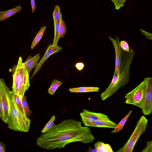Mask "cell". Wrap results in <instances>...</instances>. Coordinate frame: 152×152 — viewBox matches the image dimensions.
Listing matches in <instances>:
<instances>
[{"label":"cell","mask_w":152,"mask_h":152,"mask_svg":"<svg viewBox=\"0 0 152 152\" xmlns=\"http://www.w3.org/2000/svg\"><path fill=\"white\" fill-rule=\"evenodd\" d=\"M62 83L63 82L54 79L48 89L49 93L51 95H53L56 90Z\"/></svg>","instance_id":"21"},{"label":"cell","mask_w":152,"mask_h":152,"mask_svg":"<svg viewBox=\"0 0 152 152\" xmlns=\"http://www.w3.org/2000/svg\"><path fill=\"white\" fill-rule=\"evenodd\" d=\"M89 152H96V150L95 148L94 149H92L89 147Z\"/></svg>","instance_id":"33"},{"label":"cell","mask_w":152,"mask_h":152,"mask_svg":"<svg viewBox=\"0 0 152 152\" xmlns=\"http://www.w3.org/2000/svg\"><path fill=\"white\" fill-rule=\"evenodd\" d=\"M1 107H0V116H1Z\"/></svg>","instance_id":"34"},{"label":"cell","mask_w":152,"mask_h":152,"mask_svg":"<svg viewBox=\"0 0 152 152\" xmlns=\"http://www.w3.org/2000/svg\"><path fill=\"white\" fill-rule=\"evenodd\" d=\"M145 91L144 102L142 111L145 115H150L152 112V78L151 77L145 78Z\"/></svg>","instance_id":"8"},{"label":"cell","mask_w":152,"mask_h":152,"mask_svg":"<svg viewBox=\"0 0 152 152\" xmlns=\"http://www.w3.org/2000/svg\"><path fill=\"white\" fill-rule=\"evenodd\" d=\"M84 64L82 62L77 63L75 65L76 68L79 71H80L84 67Z\"/></svg>","instance_id":"30"},{"label":"cell","mask_w":152,"mask_h":152,"mask_svg":"<svg viewBox=\"0 0 152 152\" xmlns=\"http://www.w3.org/2000/svg\"><path fill=\"white\" fill-rule=\"evenodd\" d=\"M46 28V26H42L41 27L39 31L38 32L32 42L31 47V49H33L42 38Z\"/></svg>","instance_id":"18"},{"label":"cell","mask_w":152,"mask_h":152,"mask_svg":"<svg viewBox=\"0 0 152 152\" xmlns=\"http://www.w3.org/2000/svg\"><path fill=\"white\" fill-rule=\"evenodd\" d=\"M62 48V47H60L58 45H53L50 44L45 50V53L43 57L39 62L37 63L31 79L40 70L43 63L53 53L61 50Z\"/></svg>","instance_id":"10"},{"label":"cell","mask_w":152,"mask_h":152,"mask_svg":"<svg viewBox=\"0 0 152 152\" xmlns=\"http://www.w3.org/2000/svg\"><path fill=\"white\" fill-rule=\"evenodd\" d=\"M121 48L120 62L118 72L114 74L110 84L100 94L102 101H104L115 93L121 87L126 84L129 80V68L135 52L132 49L129 52Z\"/></svg>","instance_id":"2"},{"label":"cell","mask_w":152,"mask_h":152,"mask_svg":"<svg viewBox=\"0 0 152 152\" xmlns=\"http://www.w3.org/2000/svg\"><path fill=\"white\" fill-rule=\"evenodd\" d=\"M29 74L20 56L18 64L13 75L12 91L17 94L21 99L25 91L29 88Z\"/></svg>","instance_id":"4"},{"label":"cell","mask_w":152,"mask_h":152,"mask_svg":"<svg viewBox=\"0 0 152 152\" xmlns=\"http://www.w3.org/2000/svg\"><path fill=\"white\" fill-rule=\"evenodd\" d=\"M40 53H39L32 57L29 56L26 60L23 62L29 75L31 70L35 67L37 61L40 58Z\"/></svg>","instance_id":"13"},{"label":"cell","mask_w":152,"mask_h":152,"mask_svg":"<svg viewBox=\"0 0 152 152\" xmlns=\"http://www.w3.org/2000/svg\"><path fill=\"white\" fill-rule=\"evenodd\" d=\"M31 2L32 12L33 13H34L36 9L34 0H31Z\"/></svg>","instance_id":"31"},{"label":"cell","mask_w":152,"mask_h":152,"mask_svg":"<svg viewBox=\"0 0 152 152\" xmlns=\"http://www.w3.org/2000/svg\"><path fill=\"white\" fill-rule=\"evenodd\" d=\"M82 122L72 119H66L56 125L50 131L41 135L37 145L47 149L64 148L72 142H81L87 144L93 142L95 137L90 129L82 125Z\"/></svg>","instance_id":"1"},{"label":"cell","mask_w":152,"mask_h":152,"mask_svg":"<svg viewBox=\"0 0 152 152\" xmlns=\"http://www.w3.org/2000/svg\"><path fill=\"white\" fill-rule=\"evenodd\" d=\"M8 117L6 123L10 129L17 131L28 132L31 123L30 119L23 114L15 104L11 91L7 94Z\"/></svg>","instance_id":"3"},{"label":"cell","mask_w":152,"mask_h":152,"mask_svg":"<svg viewBox=\"0 0 152 152\" xmlns=\"http://www.w3.org/2000/svg\"><path fill=\"white\" fill-rule=\"evenodd\" d=\"M21 103L22 107L24 110L26 116L29 118L30 115L32 114V112L30 110L27 101L26 97V95H24L21 99Z\"/></svg>","instance_id":"19"},{"label":"cell","mask_w":152,"mask_h":152,"mask_svg":"<svg viewBox=\"0 0 152 152\" xmlns=\"http://www.w3.org/2000/svg\"><path fill=\"white\" fill-rule=\"evenodd\" d=\"M62 19V17H61L58 20L54 23L55 33L53 41V43L52 44L53 45H57L59 39L58 37V33L60 23Z\"/></svg>","instance_id":"20"},{"label":"cell","mask_w":152,"mask_h":152,"mask_svg":"<svg viewBox=\"0 0 152 152\" xmlns=\"http://www.w3.org/2000/svg\"><path fill=\"white\" fill-rule=\"evenodd\" d=\"M132 110H130L126 115L116 125L114 129L111 131V132L112 133H116L121 131L123 128V127L132 113Z\"/></svg>","instance_id":"17"},{"label":"cell","mask_w":152,"mask_h":152,"mask_svg":"<svg viewBox=\"0 0 152 152\" xmlns=\"http://www.w3.org/2000/svg\"><path fill=\"white\" fill-rule=\"evenodd\" d=\"M66 31V25L64 21L61 20L60 25L58 33V37L59 39L64 37Z\"/></svg>","instance_id":"24"},{"label":"cell","mask_w":152,"mask_h":152,"mask_svg":"<svg viewBox=\"0 0 152 152\" xmlns=\"http://www.w3.org/2000/svg\"><path fill=\"white\" fill-rule=\"evenodd\" d=\"M142 152H152V141H146L145 148L143 149Z\"/></svg>","instance_id":"28"},{"label":"cell","mask_w":152,"mask_h":152,"mask_svg":"<svg viewBox=\"0 0 152 152\" xmlns=\"http://www.w3.org/2000/svg\"><path fill=\"white\" fill-rule=\"evenodd\" d=\"M55 118L56 117L55 115H53L50 120L42 130V133H47L50 131L56 125L54 123Z\"/></svg>","instance_id":"22"},{"label":"cell","mask_w":152,"mask_h":152,"mask_svg":"<svg viewBox=\"0 0 152 152\" xmlns=\"http://www.w3.org/2000/svg\"><path fill=\"white\" fill-rule=\"evenodd\" d=\"M113 3L116 10H119L124 6V4L126 0H111Z\"/></svg>","instance_id":"26"},{"label":"cell","mask_w":152,"mask_h":152,"mask_svg":"<svg viewBox=\"0 0 152 152\" xmlns=\"http://www.w3.org/2000/svg\"><path fill=\"white\" fill-rule=\"evenodd\" d=\"M148 120L144 115L141 116L129 139L117 152H132L138 139L145 131Z\"/></svg>","instance_id":"5"},{"label":"cell","mask_w":152,"mask_h":152,"mask_svg":"<svg viewBox=\"0 0 152 152\" xmlns=\"http://www.w3.org/2000/svg\"><path fill=\"white\" fill-rule=\"evenodd\" d=\"M145 84L142 81L133 90L127 93L125 96V102L142 108L144 99Z\"/></svg>","instance_id":"6"},{"label":"cell","mask_w":152,"mask_h":152,"mask_svg":"<svg viewBox=\"0 0 152 152\" xmlns=\"http://www.w3.org/2000/svg\"><path fill=\"white\" fill-rule=\"evenodd\" d=\"M11 92L15 104L20 111L24 114L25 113L22 106L21 99L19 96L16 93L11 91Z\"/></svg>","instance_id":"23"},{"label":"cell","mask_w":152,"mask_h":152,"mask_svg":"<svg viewBox=\"0 0 152 152\" xmlns=\"http://www.w3.org/2000/svg\"><path fill=\"white\" fill-rule=\"evenodd\" d=\"M109 38L111 41L114 48L115 52V66L114 73L118 72L119 66L121 58V48L119 46V39L118 38L116 37V39H114L110 37Z\"/></svg>","instance_id":"11"},{"label":"cell","mask_w":152,"mask_h":152,"mask_svg":"<svg viewBox=\"0 0 152 152\" xmlns=\"http://www.w3.org/2000/svg\"><path fill=\"white\" fill-rule=\"evenodd\" d=\"M21 10V7L20 6L6 11L0 12V21L3 20L15 15Z\"/></svg>","instance_id":"14"},{"label":"cell","mask_w":152,"mask_h":152,"mask_svg":"<svg viewBox=\"0 0 152 152\" xmlns=\"http://www.w3.org/2000/svg\"><path fill=\"white\" fill-rule=\"evenodd\" d=\"M80 114L82 121L84 125L88 123L98 120L110 119L106 115L101 113L90 111L85 109H83Z\"/></svg>","instance_id":"9"},{"label":"cell","mask_w":152,"mask_h":152,"mask_svg":"<svg viewBox=\"0 0 152 152\" xmlns=\"http://www.w3.org/2000/svg\"><path fill=\"white\" fill-rule=\"evenodd\" d=\"M5 152V145L0 142V152Z\"/></svg>","instance_id":"32"},{"label":"cell","mask_w":152,"mask_h":152,"mask_svg":"<svg viewBox=\"0 0 152 152\" xmlns=\"http://www.w3.org/2000/svg\"><path fill=\"white\" fill-rule=\"evenodd\" d=\"M119 46L122 50H124L129 52L130 50L128 43L124 40H121L119 42Z\"/></svg>","instance_id":"27"},{"label":"cell","mask_w":152,"mask_h":152,"mask_svg":"<svg viewBox=\"0 0 152 152\" xmlns=\"http://www.w3.org/2000/svg\"><path fill=\"white\" fill-rule=\"evenodd\" d=\"M116 125V124L110 119L98 120L87 123L85 126L87 127H106L114 129Z\"/></svg>","instance_id":"12"},{"label":"cell","mask_w":152,"mask_h":152,"mask_svg":"<svg viewBox=\"0 0 152 152\" xmlns=\"http://www.w3.org/2000/svg\"><path fill=\"white\" fill-rule=\"evenodd\" d=\"M99 88L96 87H80L76 88H70L69 91L71 92L85 93L93 92H97Z\"/></svg>","instance_id":"16"},{"label":"cell","mask_w":152,"mask_h":152,"mask_svg":"<svg viewBox=\"0 0 152 152\" xmlns=\"http://www.w3.org/2000/svg\"><path fill=\"white\" fill-rule=\"evenodd\" d=\"M62 17V15L60 11L59 7L58 5L56 6L53 13V17L54 23Z\"/></svg>","instance_id":"25"},{"label":"cell","mask_w":152,"mask_h":152,"mask_svg":"<svg viewBox=\"0 0 152 152\" xmlns=\"http://www.w3.org/2000/svg\"><path fill=\"white\" fill-rule=\"evenodd\" d=\"M140 31L141 33L144 35L145 37L149 39L152 40V34L147 32L144 30L140 29Z\"/></svg>","instance_id":"29"},{"label":"cell","mask_w":152,"mask_h":152,"mask_svg":"<svg viewBox=\"0 0 152 152\" xmlns=\"http://www.w3.org/2000/svg\"><path fill=\"white\" fill-rule=\"evenodd\" d=\"M96 152H113L110 145L108 144H105L100 141L96 142L94 145Z\"/></svg>","instance_id":"15"},{"label":"cell","mask_w":152,"mask_h":152,"mask_svg":"<svg viewBox=\"0 0 152 152\" xmlns=\"http://www.w3.org/2000/svg\"><path fill=\"white\" fill-rule=\"evenodd\" d=\"M9 88L6 85L4 80L0 79V106L1 115L0 118L6 123L8 117V105L7 94Z\"/></svg>","instance_id":"7"}]
</instances>
